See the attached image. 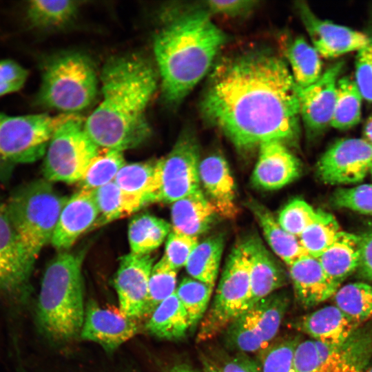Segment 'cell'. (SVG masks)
I'll list each match as a JSON object with an SVG mask.
<instances>
[{
	"label": "cell",
	"instance_id": "cell-7",
	"mask_svg": "<svg viewBox=\"0 0 372 372\" xmlns=\"http://www.w3.org/2000/svg\"><path fill=\"white\" fill-rule=\"evenodd\" d=\"M76 114L12 116L0 112V182L15 168L43 158L56 130Z\"/></svg>",
	"mask_w": 372,
	"mask_h": 372
},
{
	"label": "cell",
	"instance_id": "cell-35",
	"mask_svg": "<svg viewBox=\"0 0 372 372\" xmlns=\"http://www.w3.org/2000/svg\"><path fill=\"white\" fill-rule=\"evenodd\" d=\"M362 99L355 81L349 76L339 79L331 126L346 130L356 125L361 118Z\"/></svg>",
	"mask_w": 372,
	"mask_h": 372
},
{
	"label": "cell",
	"instance_id": "cell-8",
	"mask_svg": "<svg viewBox=\"0 0 372 372\" xmlns=\"http://www.w3.org/2000/svg\"><path fill=\"white\" fill-rule=\"evenodd\" d=\"M249 287L248 253L241 242L227 258L214 300L199 324L197 342L213 339L242 313Z\"/></svg>",
	"mask_w": 372,
	"mask_h": 372
},
{
	"label": "cell",
	"instance_id": "cell-41",
	"mask_svg": "<svg viewBox=\"0 0 372 372\" xmlns=\"http://www.w3.org/2000/svg\"><path fill=\"white\" fill-rule=\"evenodd\" d=\"M324 214L303 200L294 199L280 212L278 222L287 232L299 236L305 229L319 221Z\"/></svg>",
	"mask_w": 372,
	"mask_h": 372
},
{
	"label": "cell",
	"instance_id": "cell-47",
	"mask_svg": "<svg viewBox=\"0 0 372 372\" xmlns=\"http://www.w3.org/2000/svg\"><path fill=\"white\" fill-rule=\"evenodd\" d=\"M28 77V71L18 62L0 60V97L20 90Z\"/></svg>",
	"mask_w": 372,
	"mask_h": 372
},
{
	"label": "cell",
	"instance_id": "cell-37",
	"mask_svg": "<svg viewBox=\"0 0 372 372\" xmlns=\"http://www.w3.org/2000/svg\"><path fill=\"white\" fill-rule=\"evenodd\" d=\"M334 303L360 325L372 318V286L353 282L340 287L333 296Z\"/></svg>",
	"mask_w": 372,
	"mask_h": 372
},
{
	"label": "cell",
	"instance_id": "cell-15",
	"mask_svg": "<svg viewBox=\"0 0 372 372\" xmlns=\"http://www.w3.org/2000/svg\"><path fill=\"white\" fill-rule=\"evenodd\" d=\"M344 62L329 66L311 85L298 87L300 116L307 132L316 136L331 125L336 100L337 84Z\"/></svg>",
	"mask_w": 372,
	"mask_h": 372
},
{
	"label": "cell",
	"instance_id": "cell-9",
	"mask_svg": "<svg viewBox=\"0 0 372 372\" xmlns=\"http://www.w3.org/2000/svg\"><path fill=\"white\" fill-rule=\"evenodd\" d=\"M99 147L86 133L76 115L54 132L43 156V178L50 182L78 183Z\"/></svg>",
	"mask_w": 372,
	"mask_h": 372
},
{
	"label": "cell",
	"instance_id": "cell-28",
	"mask_svg": "<svg viewBox=\"0 0 372 372\" xmlns=\"http://www.w3.org/2000/svg\"><path fill=\"white\" fill-rule=\"evenodd\" d=\"M145 325L151 334L161 339L176 340L186 335L190 330L189 318L176 291L154 309Z\"/></svg>",
	"mask_w": 372,
	"mask_h": 372
},
{
	"label": "cell",
	"instance_id": "cell-51",
	"mask_svg": "<svg viewBox=\"0 0 372 372\" xmlns=\"http://www.w3.org/2000/svg\"><path fill=\"white\" fill-rule=\"evenodd\" d=\"M365 140L372 145V114L367 118L364 126Z\"/></svg>",
	"mask_w": 372,
	"mask_h": 372
},
{
	"label": "cell",
	"instance_id": "cell-55",
	"mask_svg": "<svg viewBox=\"0 0 372 372\" xmlns=\"http://www.w3.org/2000/svg\"><path fill=\"white\" fill-rule=\"evenodd\" d=\"M369 172H370V173H371V176H372V166H371V169H370V171H369Z\"/></svg>",
	"mask_w": 372,
	"mask_h": 372
},
{
	"label": "cell",
	"instance_id": "cell-54",
	"mask_svg": "<svg viewBox=\"0 0 372 372\" xmlns=\"http://www.w3.org/2000/svg\"><path fill=\"white\" fill-rule=\"evenodd\" d=\"M364 372H372V365L369 366Z\"/></svg>",
	"mask_w": 372,
	"mask_h": 372
},
{
	"label": "cell",
	"instance_id": "cell-17",
	"mask_svg": "<svg viewBox=\"0 0 372 372\" xmlns=\"http://www.w3.org/2000/svg\"><path fill=\"white\" fill-rule=\"evenodd\" d=\"M138 331L136 320L122 314L119 310L103 308L96 302L89 300L85 307L80 336L111 352L132 338Z\"/></svg>",
	"mask_w": 372,
	"mask_h": 372
},
{
	"label": "cell",
	"instance_id": "cell-27",
	"mask_svg": "<svg viewBox=\"0 0 372 372\" xmlns=\"http://www.w3.org/2000/svg\"><path fill=\"white\" fill-rule=\"evenodd\" d=\"M249 205L269 247L288 267L309 256L298 236L287 232L269 209L256 202H251Z\"/></svg>",
	"mask_w": 372,
	"mask_h": 372
},
{
	"label": "cell",
	"instance_id": "cell-43",
	"mask_svg": "<svg viewBox=\"0 0 372 372\" xmlns=\"http://www.w3.org/2000/svg\"><path fill=\"white\" fill-rule=\"evenodd\" d=\"M328 345L311 340L299 341L293 355L295 372H325Z\"/></svg>",
	"mask_w": 372,
	"mask_h": 372
},
{
	"label": "cell",
	"instance_id": "cell-13",
	"mask_svg": "<svg viewBox=\"0 0 372 372\" xmlns=\"http://www.w3.org/2000/svg\"><path fill=\"white\" fill-rule=\"evenodd\" d=\"M33 267L28 261L0 202V295L23 302L29 292Z\"/></svg>",
	"mask_w": 372,
	"mask_h": 372
},
{
	"label": "cell",
	"instance_id": "cell-12",
	"mask_svg": "<svg viewBox=\"0 0 372 372\" xmlns=\"http://www.w3.org/2000/svg\"><path fill=\"white\" fill-rule=\"evenodd\" d=\"M371 166V144L362 138H343L322 155L317 163V175L326 184H352L362 181Z\"/></svg>",
	"mask_w": 372,
	"mask_h": 372
},
{
	"label": "cell",
	"instance_id": "cell-52",
	"mask_svg": "<svg viewBox=\"0 0 372 372\" xmlns=\"http://www.w3.org/2000/svg\"><path fill=\"white\" fill-rule=\"evenodd\" d=\"M169 372H200L186 364H179L174 366Z\"/></svg>",
	"mask_w": 372,
	"mask_h": 372
},
{
	"label": "cell",
	"instance_id": "cell-30",
	"mask_svg": "<svg viewBox=\"0 0 372 372\" xmlns=\"http://www.w3.org/2000/svg\"><path fill=\"white\" fill-rule=\"evenodd\" d=\"M93 192L99 212L94 227L125 218L145 206L141 199L124 192L114 181Z\"/></svg>",
	"mask_w": 372,
	"mask_h": 372
},
{
	"label": "cell",
	"instance_id": "cell-31",
	"mask_svg": "<svg viewBox=\"0 0 372 372\" xmlns=\"http://www.w3.org/2000/svg\"><path fill=\"white\" fill-rule=\"evenodd\" d=\"M285 54L291 73L298 87H307L321 76L320 56L303 37L298 36L290 39L286 45Z\"/></svg>",
	"mask_w": 372,
	"mask_h": 372
},
{
	"label": "cell",
	"instance_id": "cell-1",
	"mask_svg": "<svg viewBox=\"0 0 372 372\" xmlns=\"http://www.w3.org/2000/svg\"><path fill=\"white\" fill-rule=\"evenodd\" d=\"M200 110L239 149L272 140L294 143L299 136L298 86L287 63L267 50L220 61L210 75Z\"/></svg>",
	"mask_w": 372,
	"mask_h": 372
},
{
	"label": "cell",
	"instance_id": "cell-53",
	"mask_svg": "<svg viewBox=\"0 0 372 372\" xmlns=\"http://www.w3.org/2000/svg\"><path fill=\"white\" fill-rule=\"evenodd\" d=\"M203 372H221L214 362L207 360L203 361Z\"/></svg>",
	"mask_w": 372,
	"mask_h": 372
},
{
	"label": "cell",
	"instance_id": "cell-39",
	"mask_svg": "<svg viewBox=\"0 0 372 372\" xmlns=\"http://www.w3.org/2000/svg\"><path fill=\"white\" fill-rule=\"evenodd\" d=\"M340 231L334 216L324 212L322 218L305 229L298 238L309 256L318 258L333 242Z\"/></svg>",
	"mask_w": 372,
	"mask_h": 372
},
{
	"label": "cell",
	"instance_id": "cell-50",
	"mask_svg": "<svg viewBox=\"0 0 372 372\" xmlns=\"http://www.w3.org/2000/svg\"><path fill=\"white\" fill-rule=\"evenodd\" d=\"M360 258L359 270L362 275L372 280V228L360 235Z\"/></svg>",
	"mask_w": 372,
	"mask_h": 372
},
{
	"label": "cell",
	"instance_id": "cell-24",
	"mask_svg": "<svg viewBox=\"0 0 372 372\" xmlns=\"http://www.w3.org/2000/svg\"><path fill=\"white\" fill-rule=\"evenodd\" d=\"M217 214L216 207L200 188L172 203V231L198 237L210 229Z\"/></svg>",
	"mask_w": 372,
	"mask_h": 372
},
{
	"label": "cell",
	"instance_id": "cell-14",
	"mask_svg": "<svg viewBox=\"0 0 372 372\" xmlns=\"http://www.w3.org/2000/svg\"><path fill=\"white\" fill-rule=\"evenodd\" d=\"M154 261L150 254L131 252L120 258L114 285L122 314L135 320L145 316Z\"/></svg>",
	"mask_w": 372,
	"mask_h": 372
},
{
	"label": "cell",
	"instance_id": "cell-34",
	"mask_svg": "<svg viewBox=\"0 0 372 372\" xmlns=\"http://www.w3.org/2000/svg\"><path fill=\"white\" fill-rule=\"evenodd\" d=\"M223 249L224 239L222 236H211L199 242L185 265L188 274L214 287Z\"/></svg>",
	"mask_w": 372,
	"mask_h": 372
},
{
	"label": "cell",
	"instance_id": "cell-48",
	"mask_svg": "<svg viewBox=\"0 0 372 372\" xmlns=\"http://www.w3.org/2000/svg\"><path fill=\"white\" fill-rule=\"evenodd\" d=\"M258 1L247 0L218 1L211 0L203 2L200 6L211 16L219 14L227 17L245 16L252 11L256 6Z\"/></svg>",
	"mask_w": 372,
	"mask_h": 372
},
{
	"label": "cell",
	"instance_id": "cell-23",
	"mask_svg": "<svg viewBox=\"0 0 372 372\" xmlns=\"http://www.w3.org/2000/svg\"><path fill=\"white\" fill-rule=\"evenodd\" d=\"M294 327L314 340L338 347L360 325L335 305H327L300 317Z\"/></svg>",
	"mask_w": 372,
	"mask_h": 372
},
{
	"label": "cell",
	"instance_id": "cell-33",
	"mask_svg": "<svg viewBox=\"0 0 372 372\" xmlns=\"http://www.w3.org/2000/svg\"><path fill=\"white\" fill-rule=\"evenodd\" d=\"M171 225L166 220L149 214L134 217L128 227L131 253L150 254L169 234Z\"/></svg>",
	"mask_w": 372,
	"mask_h": 372
},
{
	"label": "cell",
	"instance_id": "cell-2",
	"mask_svg": "<svg viewBox=\"0 0 372 372\" xmlns=\"http://www.w3.org/2000/svg\"><path fill=\"white\" fill-rule=\"evenodd\" d=\"M158 76L151 62L141 55L115 56L105 62L100 76L103 99L84 123L99 147L123 152L149 137L146 112Z\"/></svg>",
	"mask_w": 372,
	"mask_h": 372
},
{
	"label": "cell",
	"instance_id": "cell-32",
	"mask_svg": "<svg viewBox=\"0 0 372 372\" xmlns=\"http://www.w3.org/2000/svg\"><path fill=\"white\" fill-rule=\"evenodd\" d=\"M79 2L70 0H33L25 6V19L30 27L39 30L62 28L75 17Z\"/></svg>",
	"mask_w": 372,
	"mask_h": 372
},
{
	"label": "cell",
	"instance_id": "cell-42",
	"mask_svg": "<svg viewBox=\"0 0 372 372\" xmlns=\"http://www.w3.org/2000/svg\"><path fill=\"white\" fill-rule=\"evenodd\" d=\"M177 271L161 259L154 265L149 281L145 316L176 291Z\"/></svg>",
	"mask_w": 372,
	"mask_h": 372
},
{
	"label": "cell",
	"instance_id": "cell-16",
	"mask_svg": "<svg viewBox=\"0 0 372 372\" xmlns=\"http://www.w3.org/2000/svg\"><path fill=\"white\" fill-rule=\"evenodd\" d=\"M296 7L312 45L320 56L335 58L358 51L366 43L365 32L319 18L305 2H298Z\"/></svg>",
	"mask_w": 372,
	"mask_h": 372
},
{
	"label": "cell",
	"instance_id": "cell-10",
	"mask_svg": "<svg viewBox=\"0 0 372 372\" xmlns=\"http://www.w3.org/2000/svg\"><path fill=\"white\" fill-rule=\"evenodd\" d=\"M289 298L273 293L240 313L223 332L225 346L240 353H259L278 333L288 309Z\"/></svg>",
	"mask_w": 372,
	"mask_h": 372
},
{
	"label": "cell",
	"instance_id": "cell-44",
	"mask_svg": "<svg viewBox=\"0 0 372 372\" xmlns=\"http://www.w3.org/2000/svg\"><path fill=\"white\" fill-rule=\"evenodd\" d=\"M331 200L336 207L372 216V185L338 189L334 192Z\"/></svg>",
	"mask_w": 372,
	"mask_h": 372
},
{
	"label": "cell",
	"instance_id": "cell-19",
	"mask_svg": "<svg viewBox=\"0 0 372 372\" xmlns=\"http://www.w3.org/2000/svg\"><path fill=\"white\" fill-rule=\"evenodd\" d=\"M258 161L252 173L253 183L262 189H280L297 178L300 163L284 143L272 140L259 145Z\"/></svg>",
	"mask_w": 372,
	"mask_h": 372
},
{
	"label": "cell",
	"instance_id": "cell-6",
	"mask_svg": "<svg viewBox=\"0 0 372 372\" xmlns=\"http://www.w3.org/2000/svg\"><path fill=\"white\" fill-rule=\"evenodd\" d=\"M68 199L51 182L41 178L16 188L5 203L10 221L32 266L42 249L51 242Z\"/></svg>",
	"mask_w": 372,
	"mask_h": 372
},
{
	"label": "cell",
	"instance_id": "cell-5",
	"mask_svg": "<svg viewBox=\"0 0 372 372\" xmlns=\"http://www.w3.org/2000/svg\"><path fill=\"white\" fill-rule=\"evenodd\" d=\"M41 84L35 104L76 114L94 100L99 79L92 61L78 52H62L48 56L40 64Z\"/></svg>",
	"mask_w": 372,
	"mask_h": 372
},
{
	"label": "cell",
	"instance_id": "cell-4",
	"mask_svg": "<svg viewBox=\"0 0 372 372\" xmlns=\"http://www.w3.org/2000/svg\"><path fill=\"white\" fill-rule=\"evenodd\" d=\"M83 255L61 252L48 264L37 305L39 331L53 342L80 334L84 320Z\"/></svg>",
	"mask_w": 372,
	"mask_h": 372
},
{
	"label": "cell",
	"instance_id": "cell-29",
	"mask_svg": "<svg viewBox=\"0 0 372 372\" xmlns=\"http://www.w3.org/2000/svg\"><path fill=\"white\" fill-rule=\"evenodd\" d=\"M157 160L125 163L118 171L114 183L124 192L145 204L155 203L158 193Z\"/></svg>",
	"mask_w": 372,
	"mask_h": 372
},
{
	"label": "cell",
	"instance_id": "cell-26",
	"mask_svg": "<svg viewBox=\"0 0 372 372\" xmlns=\"http://www.w3.org/2000/svg\"><path fill=\"white\" fill-rule=\"evenodd\" d=\"M360 258V235L340 231L333 242L318 260L327 276L340 285L358 269Z\"/></svg>",
	"mask_w": 372,
	"mask_h": 372
},
{
	"label": "cell",
	"instance_id": "cell-40",
	"mask_svg": "<svg viewBox=\"0 0 372 372\" xmlns=\"http://www.w3.org/2000/svg\"><path fill=\"white\" fill-rule=\"evenodd\" d=\"M297 338H287L272 342L258 353L256 361L260 372H295L293 355Z\"/></svg>",
	"mask_w": 372,
	"mask_h": 372
},
{
	"label": "cell",
	"instance_id": "cell-38",
	"mask_svg": "<svg viewBox=\"0 0 372 372\" xmlns=\"http://www.w3.org/2000/svg\"><path fill=\"white\" fill-rule=\"evenodd\" d=\"M213 288L193 278H184L176 289V293L185 308L194 329L203 318L207 309Z\"/></svg>",
	"mask_w": 372,
	"mask_h": 372
},
{
	"label": "cell",
	"instance_id": "cell-3",
	"mask_svg": "<svg viewBox=\"0 0 372 372\" xmlns=\"http://www.w3.org/2000/svg\"><path fill=\"white\" fill-rule=\"evenodd\" d=\"M153 49L163 99L178 104L210 70L227 37L200 6L163 14Z\"/></svg>",
	"mask_w": 372,
	"mask_h": 372
},
{
	"label": "cell",
	"instance_id": "cell-45",
	"mask_svg": "<svg viewBox=\"0 0 372 372\" xmlns=\"http://www.w3.org/2000/svg\"><path fill=\"white\" fill-rule=\"evenodd\" d=\"M366 43L355 58V82L363 99L372 103V16L368 23Z\"/></svg>",
	"mask_w": 372,
	"mask_h": 372
},
{
	"label": "cell",
	"instance_id": "cell-46",
	"mask_svg": "<svg viewBox=\"0 0 372 372\" xmlns=\"http://www.w3.org/2000/svg\"><path fill=\"white\" fill-rule=\"evenodd\" d=\"M198 243V237L172 231L167 236L165 254L161 259L177 271L186 265L192 251Z\"/></svg>",
	"mask_w": 372,
	"mask_h": 372
},
{
	"label": "cell",
	"instance_id": "cell-25",
	"mask_svg": "<svg viewBox=\"0 0 372 372\" xmlns=\"http://www.w3.org/2000/svg\"><path fill=\"white\" fill-rule=\"evenodd\" d=\"M372 359V325L358 327L342 344L329 345L325 372H364Z\"/></svg>",
	"mask_w": 372,
	"mask_h": 372
},
{
	"label": "cell",
	"instance_id": "cell-18",
	"mask_svg": "<svg viewBox=\"0 0 372 372\" xmlns=\"http://www.w3.org/2000/svg\"><path fill=\"white\" fill-rule=\"evenodd\" d=\"M99 214L93 190L80 189L68 199L61 211L51 240L53 247L61 251L68 250L94 225Z\"/></svg>",
	"mask_w": 372,
	"mask_h": 372
},
{
	"label": "cell",
	"instance_id": "cell-22",
	"mask_svg": "<svg viewBox=\"0 0 372 372\" xmlns=\"http://www.w3.org/2000/svg\"><path fill=\"white\" fill-rule=\"evenodd\" d=\"M289 271L296 296L306 308L333 297L340 287L327 276L318 258L309 256L289 265Z\"/></svg>",
	"mask_w": 372,
	"mask_h": 372
},
{
	"label": "cell",
	"instance_id": "cell-21",
	"mask_svg": "<svg viewBox=\"0 0 372 372\" xmlns=\"http://www.w3.org/2000/svg\"><path fill=\"white\" fill-rule=\"evenodd\" d=\"M200 183L204 187L218 215L227 219L238 214L236 203L235 184L226 160L220 154H211L200 162Z\"/></svg>",
	"mask_w": 372,
	"mask_h": 372
},
{
	"label": "cell",
	"instance_id": "cell-36",
	"mask_svg": "<svg viewBox=\"0 0 372 372\" xmlns=\"http://www.w3.org/2000/svg\"><path fill=\"white\" fill-rule=\"evenodd\" d=\"M124 164L123 152L99 147L78 182L80 189L92 191L113 182Z\"/></svg>",
	"mask_w": 372,
	"mask_h": 372
},
{
	"label": "cell",
	"instance_id": "cell-49",
	"mask_svg": "<svg viewBox=\"0 0 372 372\" xmlns=\"http://www.w3.org/2000/svg\"><path fill=\"white\" fill-rule=\"evenodd\" d=\"M221 372H260L256 361L245 353H236L234 355L222 354L214 362Z\"/></svg>",
	"mask_w": 372,
	"mask_h": 372
},
{
	"label": "cell",
	"instance_id": "cell-11",
	"mask_svg": "<svg viewBox=\"0 0 372 372\" xmlns=\"http://www.w3.org/2000/svg\"><path fill=\"white\" fill-rule=\"evenodd\" d=\"M200 151L190 131L182 132L171 151L157 160L156 203H173L200 189Z\"/></svg>",
	"mask_w": 372,
	"mask_h": 372
},
{
	"label": "cell",
	"instance_id": "cell-20",
	"mask_svg": "<svg viewBox=\"0 0 372 372\" xmlns=\"http://www.w3.org/2000/svg\"><path fill=\"white\" fill-rule=\"evenodd\" d=\"M244 242L249 261V295L243 311L273 293L285 284L286 275L258 236Z\"/></svg>",
	"mask_w": 372,
	"mask_h": 372
}]
</instances>
